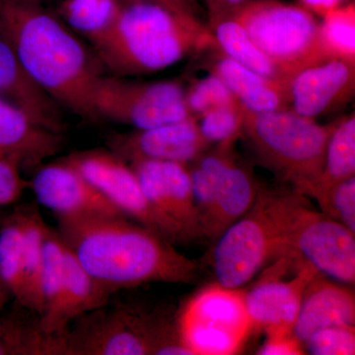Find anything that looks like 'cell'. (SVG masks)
<instances>
[{
    "label": "cell",
    "mask_w": 355,
    "mask_h": 355,
    "mask_svg": "<svg viewBox=\"0 0 355 355\" xmlns=\"http://www.w3.org/2000/svg\"><path fill=\"white\" fill-rule=\"evenodd\" d=\"M0 33L26 73L60 105L97 121L92 92L101 62L40 0H0Z\"/></svg>",
    "instance_id": "1"
},
{
    "label": "cell",
    "mask_w": 355,
    "mask_h": 355,
    "mask_svg": "<svg viewBox=\"0 0 355 355\" xmlns=\"http://www.w3.org/2000/svg\"><path fill=\"white\" fill-rule=\"evenodd\" d=\"M58 232L86 270L110 291L147 282L189 284L195 261L173 243L123 217L58 219Z\"/></svg>",
    "instance_id": "2"
},
{
    "label": "cell",
    "mask_w": 355,
    "mask_h": 355,
    "mask_svg": "<svg viewBox=\"0 0 355 355\" xmlns=\"http://www.w3.org/2000/svg\"><path fill=\"white\" fill-rule=\"evenodd\" d=\"M211 38L193 14L146 0H125L111 31L94 46L116 76L148 74L172 67Z\"/></svg>",
    "instance_id": "3"
},
{
    "label": "cell",
    "mask_w": 355,
    "mask_h": 355,
    "mask_svg": "<svg viewBox=\"0 0 355 355\" xmlns=\"http://www.w3.org/2000/svg\"><path fill=\"white\" fill-rule=\"evenodd\" d=\"M270 209L277 236L275 258L308 263L322 275L354 284L355 233L313 209L295 190L270 189Z\"/></svg>",
    "instance_id": "4"
},
{
    "label": "cell",
    "mask_w": 355,
    "mask_h": 355,
    "mask_svg": "<svg viewBox=\"0 0 355 355\" xmlns=\"http://www.w3.org/2000/svg\"><path fill=\"white\" fill-rule=\"evenodd\" d=\"M333 128L287 110L246 111L242 132L261 161L305 196L323 169Z\"/></svg>",
    "instance_id": "5"
},
{
    "label": "cell",
    "mask_w": 355,
    "mask_h": 355,
    "mask_svg": "<svg viewBox=\"0 0 355 355\" xmlns=\"http://www.w3.org/2000/svg\"><path fill=\"white\" fill-rule=\"evenodd\" d=\"M230 17L291 79L301 70L335 58L324 44L321 26L301 6L277 0L248 1Z\"/></svg>",
    "instance_id": "6"
},
{
    "label": "cell",
    "mask_w": 355,
    "mask_h": 355,
    "mask_svg": "<svg viewBox=\"0 0 355 355\" xmlns=\"http://www.w3.org/2000/svg\"><path fill=\"white\" fill-rule=\"evenodd\" d=\"M177 328L193 355L237 354L254 329L245 305V291L217 282L187 302Z\"/></svg>",
    "instance_id": "7"
},
{
    "label": "cell",
    "mask_w": 355,
    "mask_h": 355,
    "mask_svg": "<svg viewBox=\"0 0 355 355\" xmlns=\"http://www.w3.org/2000/svg\"><path fill=\"white\" fill-rule=\"evenodd\" d=\"M92 107L97 120L118 121L137 130L193 118L186 92L173 81L139 83L102 74L93 88Z\"/></svg>",
    "instance_id": "8"
},
{
    "label": "cell",
    "mask_w": 355,
    "mask_h": 355,
    "mask_svg": "<svg viewBox=\"0 0 355 355\" xmlns=\"http://www.w3.org/2000/svg\"><path fill=\"white\" fill-rule=\"evenodd\" d=\"M212 266L217 284L241 288L277 253L270 190L260 188L251 209L216 240Z\"/></svg>",
    "instance_id": "9"
},
{
    "label": "cell",
    "mask_w": 355,
    "mask_h": 355,
    "mask_svg": "<svg viewBox=\"0 0 355 355\" xmlns=\"http://www.w3.org/2000/svg\"><path fill=\"white\" fill-rule=\"evenodd\" d=\"M128 164L137 175L166 239L171 243L202 239V222L187 165L153 159H135Z\"/></svg>",
    "instance_id": "10"
},
{
    "label": "cell",
    "mask_w": 355,
    "mask_h": 355,
    "mask_svg": "<svg viewBox=\"0 0 355 355\" xmlns=\"http://www.w3.org/2000/svg\"><path fill=\"white\" fill-rule=\"evenodd\" d=\"M102 308L79 317L76 330L67 331V354H154L156 318L125 308Z\"/></svg>",
    "instance_id": "11"
},
{
    "label": "cell",
    "mask_w": 355,
    "mask_h": 355,
    "mask_svg": "<svg viewBox=\"0 0 355 355\" xmlns=\"http://www.w3.org/2000/svg\"><path fill=\"white\" fill-rule=\"evenodd\" d=\"M80 173L130 220L165 238L132 168L111 150L92 149L62 159Z\"/></svg>",
    "instance_id": "12"
},
{
    "label": "cell",
    "mask_w": 355,
    "mask_h": 355,
    "mask_svg": "<svg viewBox=\"0 0 355 355\" xmlns=\"http://www.w3.org/2000/svg\"><path fill=\"white\" fill-rule=\"evenodd\" d=\"M31 186L37 200L57 219L123 217L116 205L64 160L40 165Z\"/></svg>",
    "instance_id": "13"
},
{
    "label": "cell",
    "mask_w": 355,
    "mask_h": 355,
    "mask_svg": "<svg viewBox=\"0 0 355 355\" xmlns=\"http://www.w3.org/2000/svg\"><path fill=\"white\" fill-rule=\"evenodd\" d=\"M320 273L301 263L292 279H280L279 263L250 291H245V305L254 329L293 331L303 295L311 280Z\"/></svg>",
    "instance_id": "14"
},
{
    "label": "cell",
    "mask_w": 355,
    "mask_h": 355,
    "mask_svg": "<svg viewBox=\"0 0 355 355\" xmlns=\"http://www.w3.org/2000/svg\"><path fill=\"white\" fill-rule=\"evenodd\" d=\"M209 146L195 118L114 135L109 141L110 150L128 163L135 159H153L187 165L200 157Z\"/></svg>",
    "instance_id": "15"
},
{
    "label": "cell",
    "mask_w": 355,
    "mask_h": 355,
    "mask_svg": "<svg viewBox=\"0 0 355 355\" xmlns=\"http://www.w3.org/2000/svg\"><path fill=\"white\" fill-rule=\"evenodd\" d=\"M354 62L333 58L301 70L292 79L294 113L308 119L326 114L347 101L354 91Z\"/></svg>",
    "instance_id": "16"
},
{
    "label": "cell",
    "mask_w": 355,
    "mask_h": 355,
    "mask_svg": "<svg viewBox=\"0 0 355 355\" xmlns=\"http://www.w3.org/2000/svg\"><path fill=\"white\" fill-rule=\"evenodd\" d=\"M0 98L53 132L64 130L62 107L26 73L12 46L0 33Z\"/></svg>",
    "instance_id": "17"
},
{
    "label": "cell",
    "mask_w": 355,
    "mask_h": 355,
    "mask_svg": "<svg viewBox=\"0 0 355 355\" xmlns=\"http://www.w3.org/2000/svg\"><path fill=\"white\" fill-rule=\"evenodd\" d=\"M354 291L318 273L303 295L293 333L304 343L315 331L329 327L354 326Z\"/></svg>",
    "instance_id": "18"
},
{
    "label": "cell",
    "mask_w": 355,
    "mask_h": 355,
    "mask_svg": "<svg viewBox=\"0 0 355 355\" xmlns=\"http://www.w3.org/2000/svg\"><path fill=\"white\" fill-rule=\"evenodd\" d=\"M64 257V286L57 312L44 331L46 335H65L73 320L104 307L113 294L86 270L65 244Z\"/></svg>",
    "instance_id": "19"
},
{
    "label": "cell",
    "mask_w": 355,
    "mask_h": 355,
    "mask_svg": "<svg viewBox=\"0 0 355 355\" xmlns=\"http://www.w3.org/2000/svg\"><path fill=\"white\" fill-rule=\"evenodd\" d=\"M259 190L260 187L252 172L231 158L222 172L203 238L216 241L231 224L251 209Z\"/></svg>",
    "instance_id": "20"
},
{
    "label": "cell",
    "mask_w": 355,
    "mask_h": 355,
    "mask_svg": "<svg viewBox=\"0 0 355 355\" xmlns=\"http://www.w3.org/2000/svg\"><path fill=\"white\" fill-rule=\"evenodd\" d=\"M214 73L220 77L248 112L261 114L280 111L286 110L287 103H291L289 89L259 76L232 58H220L214 67Z\"/></svg>",
    "instance_id": "21"
},
{
    "label": "cell",
    "mask_w": 355,
    "mask_h": 355,
    "mask_svg": "<svg viewBox=\"0 0 355 355\" xmlns=\"http://www.w3.org/2000/svg\"><path fill=\"white\" fill-rule=\"evenodd\" d=\"M214 24L216 42L226 53V57L232 58L259 76L289 89L291 92V77L257 46L237 21L232 17H226L214 21Z\"/></svg>",
    "instance_id": "22"
},
{
    "label": "cell",
    "mask_w": 355,
    "mask_h": 355,
    "mask_svg": "<svg viewBox=\"0 0 355 355\" xmlns=\"http://www.w3.org/2000/svg\"><path fill=\"white\" fill-rule=\"evenodd\" d=\"M23 235V268H24L25 309L41 316L43 312L42 270L44 245L48 224L34 205L20 209Z\"/></svg>",
    "instance_id": "23"
},
{
    "label": "cell",
    "mask_w": 355,
    "mask_h": 355,
    "mask_svg": "<svg viewBox=\"0 0 355 355\" xmlns=\"http://www.w3.org/2000/svg\"><path fill=\"white\" fill-rule=\"evenodd\" d=\"M125 0H60L55 15L93 46L116 24Z\"/></svg>",
    "instance_id": "24"
},
{
    "label": "cell",
    "mask_w": 355,
    "mask_h": 355,
    "mask_svg": "<svg viewBox=\"0 0 355 355\" xmlns=\"http://www.w3.org/2000/svg\"><path fill=\"white\" fill-rule=\"evenodd\" d=\"M355 174V118L334 125L324 153L323 169L305 196L316 198L333 184Z\"/></svg>",
    "instance_id": "25"
},
{
    "label": "cell",
    "mask_w": 355,
    "mask_h": 355,
    "mask_svg": "<svg viewBox=\"0 0 355 355\" xmlns=\"http://www.w3.org/2000/svg\"><path fill=\"white\" fill-rule=\"evenodd\" d=\"M0 282L25 308L23 235L20 209L2 222L0 227Z\"/></svg>",
    "instance_id": "26"
},
{
    "label": "cell",
    "mask_w": 355,
    "mask_h": 355,
    "mask_svg": "<svg viewBox=\"0 0 355 355\" xmlns=\"http://www.w3.org/2000/svg\"><path fill=\"white\" fill-rule=\"evenodd\" d=\"M64 244L58 230L46 227L42 270L43 312L40 316V327L44 333L57 312L64 282Z\"/></svg>",
    "instance_id": "27"
},
{
    "label": "cell",
    "mask_w": 355,
    "mask_h": 355,
    "mask_svg": "<svg viewBox=\"0 0 355 355\" xmlns=\"http://www.w3.org/2000/svg\"><path fill=\"white\" fill-rule=\"evenodd\" d=\"M324 44L335 58L354 62L355 7L354 3L338 7L324 14L321 25Z\"/></svg>",
    "instance_id": "28"
},
{
    "label": "cell",
    "mask_w": 355,
    "mask_h": 355,
    "mask_svg": "<svg viewBox=\"0 0 355 355\" xmlns=\"http://www.w3.org/2000/svg\"><path fill=\"white\" fill-rule=\"evenodd\" d=\"M245 112L241 104L220 107L200 116L198 123L203 139L209 144L232 146L233 141L243 130Z\"/></svg>",
    "instance_id": "29"
},
{
    "label": "cell",
    "mask_w": 355,
    "mask_h": 355,
    "mask_svg": "<svg viewBox=\"0 0 355 355\" xmlns=\"http://www.w3.org/2000/svg\"><path fill=\"white\" fill-rule=\"evenodd\" d=\"M186 102L193 118L220 107L240 104L228 86L216 73L193 84L186 92Z\"/></svg>",
    "instance_id": "30"
},
{
    "label": "cell",
    "mask_w": 355,
    "mask_h": 355,
    "mask_svg": "<svg viewBox=\"0 0 355 355\" xmlns=\"http://www.w3.org/2000/svg\"><path fill=\"white\" fill-rule=\"evenodd\" d=\"M315 200L324 214L355 233V176L333 184Z\"/></svg>",
    "instance_id": "31"
},
{
    "label": "cell",
    "mask_w": 355,
    "mask_h": 355,
    "mask_svg": "<svg viewBox=\"0 0 355 355\" xmlns=\"http://www.w3.org/2000/svg\"><path fill=\"white\" fill-rule=\"evenodd\" d=\"M305 349L314 355H354V326H336L315 331L304 343Z\"/></svg>",
    "instance_id": "32"
},
{
    "label": "cell",
    "mask_w": 355,
    "mask_h": 355,
    "mask_svg": "<svg viewBox=\"0 0 355 355\" xmlns=\"http://www.w3.org/2000/svg\"><path fill=\"white\" fill-rule=\"evenodd\" d=\"M20 168L15 159L8 156L0 157V207L17 200L29 184L21 176Z\"/></svg>",
    "instance_id": "33"
},
{
    "label": "cell",
    "mask_w": 355,
    "mask_h": 355,
    "mask_svg": "<svg viewBox=\"0 0 355 355\" xmlns=\"http://www.w3.org/2000/svg\"><path fill=\"white\" fill-rule=\"evenodd\" d=\"M265 343L257 354L260 355H302L304 345L296 338L293 331L277 330L266 333Z\"/></svg>",
    "instance_id": "34"
},
{
    "label": "cell",
    "mask_w": 355,
    "mask_h": 355,
    "mask_svg": "<svg viewBox=\"0 0 355 355\" xmlns=\"http://www.w3.org/2000/svg\"><path fill=\"white\" fill-rule=\"evenodd\" d=\"M212 21L230 17L247 3L248 0H209Z\"/></svg>",
    "instance_id": "35"
},
{
    "label": "cell",
    "mask_w": 355,
    "mask_h": 355,
    "mask_svg": "<svg viewBox=\"0 0 355 355\" xmlns=\"http://www.w3.org/2000/svg\"><path fill=\"white\" fill-rule=\"evenodd\" d=\"M301 6L304 7L307 10L322 14L328 13L333 9L338 8L342 6L345 0H299Z\"/></svg>",
    "instance_id": "36"
},
{
    "label": "cell",
    "mask_w": 355,
    "mask_h": 355,
    "mask_svg": "<svg viewBox=\"0 0 355 355\" xmlns=\"http://www.w3.org/2000/svg\"><path fill=\"white\" fill-rule=\"evenodd\" d=\"M146 1L155 2L177 12L193 14L191 0H146Z\"/></svg>",
    "instance_id": "37"
},
{
    "label": "cell",
    "mask_w": 355,
    "mask_h": 355,
    "mask_svg": "<svg viewBox=\"0 0 355 355\" xmlns=\"http://www.w3.org/2000/svg\"><path fill=\"white\" fill-rule=\"evenodd\" d=\"M8 294L9 292L7 291L6 287L3 286V284H0V311L2 310L4 304H6Z\"/></svg>",
    "instance_id": "38"
},
{
    "label": "cell",
    "mask_w": 355,
    "mask_h": 355,
    "mask_svg": "<svg viewBox=\"0 0 355 355\" xmlns=\"http://www.w3.org/2000/svg\"><path fill=\"white\" fill-rule=\"evenodd\" d=\"M40 1L42 2V3H44V6H46V3H49L50 1H53V0H40ZM60 1V0H58V2Z\"/></svg>",
    "instance_id": "39"
},
{
    "label": "cell",
    "mask_w": 355,
    "mask_h": 355,
    "mask_svg": "<svg viewBox=\"0 0 355 355\" xmlns=\"http://www.w3.org/2000/svg\"><path fill=\"white\" fill-rule=\"evenodd\" d=\"M1 156H7V155H6V154L0 153V157H1ZM8 157H9V156H8Z\"/></svg>",
    "instance_id": "40"
},
{
    "label": "cell",
    "mask_w": 355,
    "mask_h": 355,
    "mask_svg": "<svg viewBox=\"0 0 355 355\" xmlns=\"http://www.w3.org/2000/svg\"><path fill=\"white\" fill-rule=\"evenodd\" d=\"M0 284H1V282H0Z\"/></svg>",
    "instance_id": "41"
}]
</instances>
